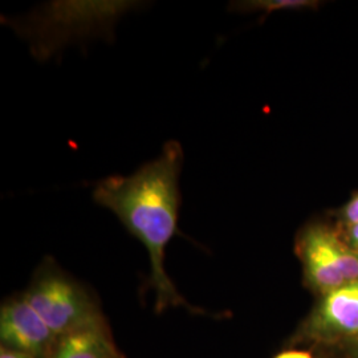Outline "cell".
I'll return each mask as SVG.
<instances>
[{"instance_id": "obj_1", "label": "cell", "mask_w": 358, "mask_h": 358, "mask_svg": "<svg viewBox=\"0 0 358 358\" xmlns=\"http://www.w3.org/2000/svg\"><path fill=\"white\" fill-rule=\"evenodd\" d=\"M182 165L180 143L169 141L159 157L142 165L134 174L108 177L97 182L92 192L93 201L110 210L146 247L152 264L149 284L157 296L158 310L169 306H187L165 269L167 244L178 232Z\"/></svg>"}, {"instance_id": "obj_2", "label": "cell", "mask_w": 358, "mask_h": 358, "mask_svg": "<svg viewBox=\"0 0 358 358\" xmlns=\"http://www.w3.org/2000/svg\"><path fill=\"white\" fill-rule=\"evenodd\" d=\"M23 296L57 338L103 327L101 315L90 294L78 282L51 266L38 272Z\"/></svg>"}, {"instance_id": "obj_3", "label": "cell", "mask_w": 358, "mask_h": 358, "mask_svg": "<svg viewBox=\"0 0 358 358\" xmlns=\"http://www.w3.org/2000/svg\"><path fill=\"white\" fill-rule=\"evenodd\" d=\"M296 252L303 263L308 285L321 296L358 282V254L338 227L310 223L297 236Z\"/></svg>"}, {"instance_id": "obj_4", "label": "cell", "mask_w": 358, "mask_h": 358, "mask_svg": "<svg viewBox=\"0 0 358 358\" xmlns=\"http://www.w3.org/2000/svg\"><path fill=\"white\" fill-rule=\"evenodd\" d=\"M0 340L7 349L40 358L51 355L59 338L22 294L1 307Z\"/></svg>"}, {"instance_id": "obj_5", "label": "cell", "mask_w": 358, "mask_h": 358, "mask_svg": "<svg viewBox=\"0 0 358 358\" xmlns=\"http://www.w3.org/2000/svg\"><path fill=\"white\" fill-rule=\"evenodd\" d=\"M308 329L313 337L325 341L358 337V282L324 294Z\"/></svg>"}, {"instance_id": "obj_6", "label": "cell", "mask_w": 358, "mask_h": 358, "mask_svg": "<svg viewBox=\"0 0 358 358\" xmlns=\"http://www.w3.org/2000/svg\"><path fill=\"white\" fill-rule=\"evenodd\" d=\"M51 358H120L103 327H94L60 337Z\"/></svg>"}, {"instance_id": "obj_7", "label": "cell", "mask_w": 358, "mask_h": 358, "mask_svg": "<svg viewBox=\"0 0 358 358\" xmlns=\"http://www.w3.org/2000/svg\"><path fill=\"white\" fill-rule=\"evenodd\" d=\"M320 1L316 0H245L232 1L231 13H263L267 17L275 11H299V10H316L320 7Z\"/></svg>"}, {"instance_id": "obj_8", "label": "cell", "mask_w": 358, "mask_h": 358, "mask_svg": "<svg viewBox=\"0 0 358 358\" xmlns=\"http://www.w3.org/2000/svg\"><path fill=\"white\" fill-rule=\"evenodd\" d=\"M338 219L341 226L358 224V192L350 198L345 206H343L338 213Z\"/></svg>"}, {"instance_id": "obj_9", "label": "cell", "mask_w": 358, "mask_h": 358, "mask_svg": "<svg viewBox=\"0 0 358 358\" xmlns=\"http://www.w3.org/2000/svg\"><path fill=\"white\" fill-rule=\"evenodd\" d=\"M338 230L341 232L348 245L358 254V224H352V226H341L340 224Z\"/></svg>"}, {"instance_id": "obj_10", "label": "cell", "mask_w": 358, "mask_h": 358, "mask_svg": "<svg viewBox=\"0 0 358 358\" xmlns=\"http://www.w3.org/2000/svg\"><path fill=\"white\" fill-rule=\"evenodd\" d=\"M275 358H313L310 353L304 352V350H288L282 352L278 357Z\"/></svg>"}, {"instance_id": "obj_11", "label": "cell", "mask_w": 358, "mask_h": 358, "mask_svg": "<svg viewBox=\"0 0 358 358\" xmlns=\"http://www.w3.org/2000/svg\"><path fill=\"white\" fill-rule=\"evenodd\" d=\"M0 358H34L23 355V353H19V352H15L11 349H7L4 346H1V350H0Z\"/></svg>"}, {"instance_id": "obj_12", "label": "cell", "mask_w": 358, "mask_h": 358, "mask_svg": "<svg viewBox=\"0 0 358 358\" xmlns=\"http://www.w3.org/2000/svg\"><path fill=\"white\" fill-rule=\"evenodd\" d=\"M356 350H357L358 355V337H356Z\"/></svg>"}]
</instances>
